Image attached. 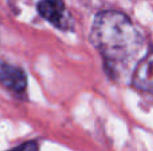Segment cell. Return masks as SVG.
I'll use <instances>...</instances> for the list:
<instances>
[{
	"label": "cell",
	"mask_w": 153,
	"mask_h": 151,
	"mask_svg": "<svg viewBox=\"0 0 153 151\" xmlns=\"http://www.w3.org/2000/svg\"><path fill=\"white\" fill-rule=\"evenodd\" d=\"M91 42L108 64L126 63L143 45V35L132 19L120 11H103L94 19Z\"/></svg>",
	"instance_id": "obj_1"
},
{
	"label": "cell",
	"mask_w": 153,
	"mask_h": 151,
	"mask_svg": "<svg viewBox=\"0 0 153 151\" xmlns=\"http://www.w3.org/2000/svg\"><path fill=\"white\" fill-rule=\"evenodd\" d=\"M40 16L62 31L73 28V18L66 10L63 0H40L38 4Z\"/></svg>",
	"instance_id": "obj_2"
},
{
	"label": "cell",
	"mask_w": 153,
	"mask_h": 151,
	"mask_svg": "<svg viewBox=\"0 0 153 151\" xmlns=\"http://www.w3.org/2000/svg\"><path fill=\"white\" fill-rule=\"evenodd\" d=\"M0 83L12 92L22 94L27 87L26 72L19 67L0 60Z\"/></svg>",
	"instance_id": "obj_3"
},
{
	"label": "cell",
	"mask_w": 153,
	"mask_h": 151,
	"mask_svg": "<svg viewBox=\"0 0 153 151\" xmlns=\"http://www.w3.org/2000/svg\"><path fill=\"white\" fill-rule=\"evenodd\" d=\"M152 52L149 51L145 55V58L138 63L136 67V71L132 78V86L138 90H143L145 92L152 91Z\"/></svg>",
	"instance_id": "obj_4"
},
{
	"label": "cell",
	"mask_w": 153,
	"mask_h": 151,
	"mask_svg": "<svg viewBox=\"0 0 153 151\" xmlns=\"http://www.w3.org/2000/svg\"><path fill=\"white\" fill-rule=\"evenodd\" d=\"M38 150H39V146H38L36 142L30 141V142H27V143L20 144V146L15 147V149H12L10 151H38Z\"/></svg>",
	"instance_id": "obj_5"
}]
</instances>
